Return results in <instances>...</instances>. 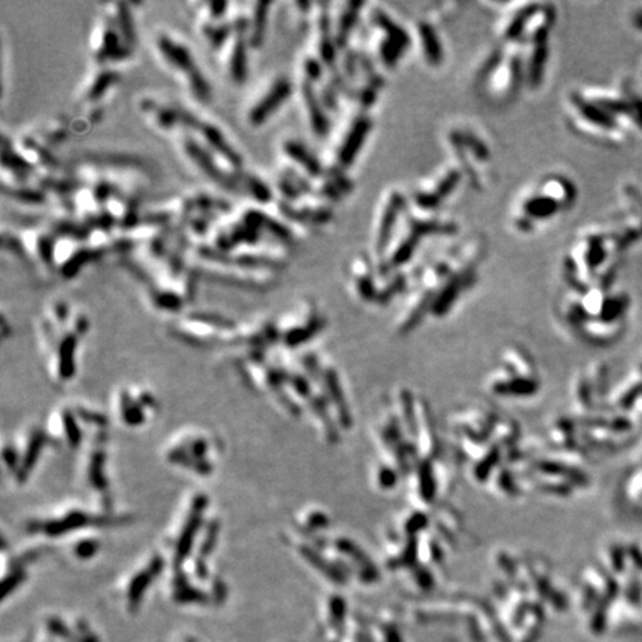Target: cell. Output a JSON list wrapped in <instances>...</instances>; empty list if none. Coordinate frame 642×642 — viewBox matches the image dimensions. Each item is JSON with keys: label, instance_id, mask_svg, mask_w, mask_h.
Listing matches in <instances>:
<instances>
[{"label": "cell", "instance_id": "obj_9", "mask_svg": "<svg viewBox=\"0 0 642 642\" xmlns=\"http://www.w3.org/2000/svg\"><path fill=\"white\" fill-rule=\"evenodd\" d=\"M237 333L238 323L217 312H186L170 323L171 337L195 348H232Z\"/></svg>", "mask_w": 642, "mask_h": 642}, {"label": "cell", "instance_id": "obj_16", "mask_svg": "<svg viewBox=\"0 0 642 642\" xmlns=\"http://www.w3.org/2000/svg\"><path fill=\"white\" fill-rule=\"evenodd\" d=\"M294 91L293 82L285 74H274L262 83L244 108V122L253 130L266 126L274 114L289 101Z\"/></svg>", "mask_w": 642, "mask_h": 642}, {"label": "cell", "instance_id": "obj_33", "mask_svg": "<svg viewBox=\"0 0 642 642\" xmlns=\"http://www.w3.org/2000/svg\"><path fill=\"white\" fill-rule=\"evenodd\" d=\"M375 477H377L378 486H381V490H391V486H394L397 482L396 472L387 467H379Z\"/></svg>", "mask_w": 642, "mask_h": 642}, {"label": "cell", "instance_id": "obj_31", "mask_svg": "<svg viewBox=\"0 0 642 642\" xmlns=\"http://www.w3.org/2000/svg\"><path fill=\"white\" fill-rule=\"evenodd\" d=\"M491 388L496 394L507 396H530L539 388V382L534 378H516V379H495Z\"/></svg>", "mask_w": 642, "mask_h": 642}, {"label": "cell", "instance_id": "obj_2", "mask_svg": "<svg viewBox=\"0 0 642 642\" xmlns=\"http://www.w3.org/2000/svg\"><path fill=\"white\" fill-rule=\"evenodd\" d=\"M131 521L132 516L128 513L101 509L90 500H72L27 517L23 528L27 535L37 541H50L128 525Z\"/></svg>", "mask_w": 642, "mask_h": 642}, {"label": "cell", "instance_id": "obj_21", "mask_svg": "<svg viewBox=\"0 0 642 642\" xmlns=\"http://www.w3.org/2000/svg\"><path fill=\"white\" fill-rule=\"evenodd\" d=\"M250 43L244 33L237 32L217 54L219 66L223 70L225 78L235 86H241L248 79L250 72Z\"/></svg>", "mask_w": 642, "mask_h": 642}, {"label": "cell", "instance_id": "obj_26", "mask_svg": "<svg viewBox=\"0 0 642 642\" xmlns=\"http://www.w3.org/2000/svg\"><path fill=\"white\" fill-rule=\"evenodd\" d=\"M403 198L400 197L399 192H391L387 199L384 201V207H382V214L379 217V222L377 226V234H375V247L378 253H384V248L390 244L391 241V234L392 229L397 225L399 217L403 212Z\"/></svg>", "mask_w": 642, "mask_h": 642}, {"label": "cell", "instance_id": "obj_24", "mask_svg": "<svg viewBox=\"0 0 642 642\" xmlns=\"http://www.w3.org/2000/svg\"><path fill=\"white\" fill-rule=\"evenodd\" d=\"M299 94L312 132L317 137H324L330 130V121L328 117V109L323 104L320 95L310 82L302 79H299Z\"/></svg>", "mask_w": 642, "mask_h": 642}, {"label": "cell", "instance_id": "obj_28", "mask_svg": "<svg viewBox=\"0 0 642 642\" xmlns=\"http://www.w3.org/2000/svg\"><path fill=\"white\" fill-rule=\"evenodd\" d=\"M329 522V514L320 507H306L294 517L293 534L305 536V539H312V536H319L320 532L328 528Z\"/></svg>", "mask_w": 642, "mask_h": 642}, {"label": "cell", "instance_id": "obj_32", "mask_svg": "<svg viewBox=\"0 0 642 642\" xmlns=\"http://www.w3.org/2000/svg\"><path fill=\"white\" fill-rule=\"evenodd\" d=\"M421 42H423V50L425 52V57L428 59L430 63L439 64L442 61V50H440V45L434 32L431 30L430 26H421Z\"/></svg>", "mask_w": 642, "mask_h": 642}, {"label": "cell", "instance_id": "obj_30", "mask_svg": "<svg viewBox=\"0 0 642 642\" xmlns=\"http://www.w3.org/2000/svg\"><path fill=\"white\" fill-rule=\"evenodd\" d=\"M351 277H352L354 287H356V290H357L360 298L363 301L373 299L372 296L375 294V289H373V284H372L370 265L368 263L366 259L359 256L356 261L352 262Z\"/></svg>", "mask_w": 642, "mask_h": 642}, {"label": "cell", "instance_id": "obj_29", "mask_svg": "<svg viewBox=\"0 0 642 642\" xmlns=\"http://www.w3.org/2000/svg\"><path fill=\"white\" fill-rule=\"evenodd\" d=\"M436 179L437 180L433 181L430 188H425L423 192L418 194V205L424 208H434L439 204V201H442L450 192V189L455 188L459 174L455 170H449Z\"/></svg>", "mask_w": 642, "mask_h": 642}, {"label": "cell", "instance_id": "obj_20", "mask_svg": "<svg viewBox=\"0 0 642 642\" xmlns=\"http://www.w3.org/2000/svg\"><path fill=\"white\" fill-rule=\"evenodd\" d=\"M18 237L21 239L27 263L36 266L45 275H52L55 272L54 250L57 237L50 225L26 226L18 232Z\"/></svg>", "mask_w": 642, "mask_h": 642}, {"label": "cell", "instance_id": "obj_10", "mask_svg": "<svg viewBox=\"0 0 642 642\" xmlns=\"http://www.w3.org/2000/svg\"><path fill=\"white\" fill-rule=\"evenodd\" d=\"M137 110L150 128L171 139L192 134L204 118L179 100L159 92L141 94L137 99Z\"/></svg>", "mask_w": 642, "mask_h": 642}, {"label": "cell", "instance_id": "obj_5", "mask_svg": "<svg viewBox=\"0 0 642 642\" xmlns=\"http://www.w3.org/2000/svg\"><path fill=\"white\" fill-rule=\"evenodd\" d=\"M222 442L207 428L188 427L176 431L162 448L167 465L198 479L212 477L222 455Z\"/></svg>", "mask_w": 642, "mask_h": 642}, {"label": "cell", "instance_id": "obj_11", "mask_svg": "<svg viewBox=\"0 0 642 642\" xmlns=\"http://www.w3.org/2000/svg\"><path fill=\"white\" fill-rule=\"evenodd\" d=\"M43 425L28 424L9 442L3 443L2 461L9 479L15 485H24L34 473L46 448H50Z\"/></svg>", "mask_w": 642, "mask_h": 642}, {"label": "cell", "instance_id": "obj_14", "mask_svg": "<svg viewBox=\"0 0 642 642\" xmlns=\"http://www.w3.org/2000/svg\"><path fill=\"white\" fill-rule=\"evenodd\" d=\"M324 317L312 301H302L277 320L279 347L294 351L312 341L324 328Z\"/></svg>", "mask_w": 642, "mask_h": 642}, {"label": "cell", "instance_id": "obj_34", "mask_svg": "<svg viewBox=\"0 0 642 642\" xmlns=\"http://www.w3.org/2000/svg\"><path fill=\"white\" fill-rule=\"evenodd\" d=\"M46 625H48V628L51 629L52 634H55V635H59V636H61V638H70V636H72L69 628H67L60 619H57V617L48 619Z\"/></svg>", "mask_w": 642, "mask_h": 642}, {"label": "cell", "instance_id": "obj_3", "mask_svg": "<svg viewBox=\"0 0 642 642\" xmlns=\"http://www.w3.org/2000/svg\"><path fill=\"white\" fill-rule=\"evenodd\" d=\"M137 45L136 21L128 3H108L95 18L90 33V54L95 66L128 61Z\"/></svg>", "mask_w": 642, "mask_h": 642}, {"label": "cell", "instance_id": "obj_17", "mask_svg": "<svg viewBox=\"0 0 642 642\" xmlns=\"http://www.w3.org/2000/svg\"><path fill=\"white\" fill-rule=\"evenodd\" d=\"M167 568L168 563L161 549L152 550L141 558V561L131 570L126 581L123 598H126L128 611L132 612L140 607L153 581L158 580Z\"/></svg>", "mask_w": 642, "mask_h": 642}, {"label": "cell", "instance_id": "obj_19", "mask_svg": "<svg viewBox=\"0 0 642 642\" xmlns=\"http://www.w3.org/2000/svg\"><path fill=\"white\" fill-rule=\"evenodd\" d=\"M48 552L43 541H37L30 548H23L17 550H9L8 545H3V579H2V598L6 599L11 593H14L21 584L27 580L28 568L34 562L43 558Z\"/></svg>", "mask_w": 642, "mask_h": 642}, {"label": "cell", "instance_id": "obj_27", "mask_svg": "<svg viewBox=\"0 0 642 642\" xmlns=\"http://www.w3.org/2000/svg\"><path fill=\"white\" fill-rule=\"evenodd\" d=\"M97 532H82L63 540V549L67 556L78 562H88L97 558L101 550V540Z\"/></svg>", "mask_w": 642, "mask_h": 642}, {"label": "cell", "instance_id": "obj_25", "mask_svg": "<svg viewBox=\"0 0 642 642\" xmlns=\"http://www.w3.org/2000/svg\"><path fill=\"white\" fill-rule=\"evenodd\" d=\"M271 6L270 2H250L243 8L245 17L244 34L252 50H259L265 41Z\"/></svg>", "mask_w": 642, "mask_h": 642}, {"label": "cell", "instance_id": "obj_4", "mask_svg": "<svg viewBox=\"0 0 642 642\" xmlns=\"http://www.w3.org/2000/svg\"><path fill=\"white\" fill-rule=\"evenodd\" d=\"M157 61L172 79L198 103L213 99V88L199 66L192 46L183 36L170 28H159L152 37Z\"/></svg>", "mask_w": 642, "mask_h": 642}, {"label": "cell", "instance_id": "obj_15", "mask_svg": "<svg viewBox=\"0 0 642 642\" xmlns=\"http://www.w3.org/2000/svg\"><path fill=\"white\" fill-rule=\"evenodd\" d=\"M113 415L128 430L145 427L157 415L159 400L155 392L140 384H123L113 394Z\"/></svg>", "mask_w": 642, "mask_h": 642}, {"label": "cell", "instance_id": "obj_13", "mask_svg": "<svg viewBox=\"0 0 642 642\" xmlns=\"http://www.w3.org/2000/svg\"><path fill=\"white\" fill-rule=\"evenodd\" d=\"M172 141L176 143L181 157L222 192H241L244 174L228 168L194 134H181Z\"/></svg>", "mask_w": 642, "mask_h": 642}, {"label": "cell", "instance_id": "obj_18", "mask_svg": "<svg viewBox=\"0 0 642 642\" xmlns=\"http://www.w3.org/2000/svg\"><path fill=\"white\" fill-rule=\"evenodd\" d=\"M55 237V272L64 280H73L90 263L103 257L95 248L86 243V239L59 235Z\"/></svg>", "mask_w": 642, "mask_h": 642}, {"label": "cell", "instance_id": "obj_23", "mask_svg": "<svg viewBox=\"0 0 642 642\" xmlns=\"http://www.w3.org/2000/svg\"><path fill=\"white\" fill-rule=\"evenodd\" d=\"M121 82V74L109 66H95V69L83 79L78 91V101L83 108H101L100 103Z\"/></svg>", "mask_w": 642, "mask_h": 642}, {"label": "cell", "instance_id": "obj_1", "mask_svg": "<svg viewBox=\"0 0 642 642\" xmlns=\"http://www.w3.org/2000/svg\"><path fill=\"white\" fill-rule=\"evenodd\" d=\"M90 330V319L66 299L48 303L36 320L37 341L52 384L64 387L78 373L81 341Z\"/></svg>", "mask_w": 642, "mask_h": 642}, {"label": "cell", "instance_id": "obj_22", "mask_svg": "<svg viewBox=\"0 0 642 642\" xmlns=\"http://www.w3.org/2000/svg\"><path fill=\"white\" fill-rule=\"evenodd\" d=\"M369 131V119L364 117L354 118L347 128H343L338 137V145L332 148L330 162L328 165L329 171L342 172L345 168L356 158L360 148L363 146V141L368 136Z\"/></svg>", "mask_w": 642, "mask_h": 642}, {"label": "cell", "instance_id": "obj_12", "mask_svg": "<svg viewBox=\"0 0 642 642\" xmlns=\"http://www.w3.org/2000/svg\"><path fill=\"white\" fill-rule=\"evenodd\" d=\"M192 262L197 275L207 280L222 283L237 289L250 292H265L275 287L279 281V272L254 270L244 265L228 261L223 257L212 256H194Z\"/></svg>", "mask_w": 642, "mask_h": 642}, {"label": "cell", "instance_id": "obj_6", "mask_svg": "<svg viewBox=\"0 0 642 642\" xmlns=\"http://www.w3.org/2000/svg\"><path fill=\"white\" fill-rule=\"evenodd\" d=\"M212 516V501L205 492H190L172 517L162 539L161 552L168 567L185 561L194 550L198 539Z\"/></svg>", "mask_w": 642, "mask_h": 642}, {"label": "cell", "instance_id": "obj_8", "mask_svg": "<svg viewBox=\"0 0 642 642\" xmlns=\"http://www.w3.org/2000/svg\"><path fill=\"white\" fill-rule=\"evenodd\" d=\"M101 427H109L108 415L99 408L76 401L54 408L43 424L51 448L72 452H79L91 431Z\"/></svg>", "mask_w": 642, "mask_h": 642}, {"label": "cell", "instance_id": "obj_7", "mask_svg": "<svg viewBox=\"0 0 642 642\" xmlns=\"http://www.w3.org/2000/svg\"><path fill=\"white\" fill-rule=\"evenodd\" d=\"M109 427L94 430L79 449L78 479L86 498L106 510H117L109 474Z\"/></svg>", "mask_w": 642, "mask_h": 642}]
</instances>
